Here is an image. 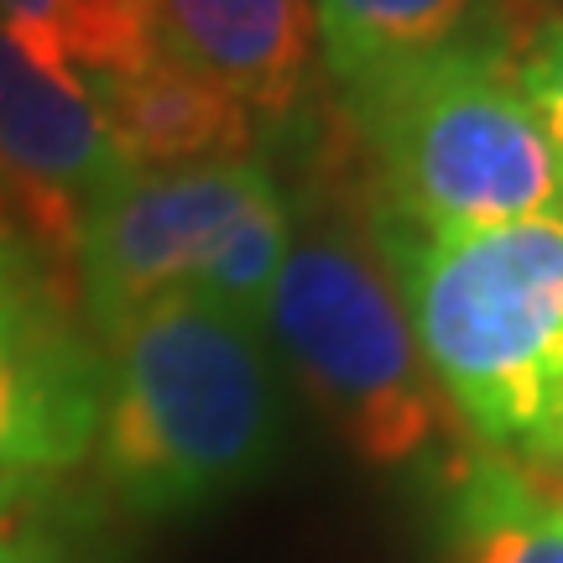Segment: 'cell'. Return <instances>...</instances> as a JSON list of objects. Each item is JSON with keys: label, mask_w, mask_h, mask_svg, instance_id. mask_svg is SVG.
<instances>
[{"label": "cell", "mask_w": 563, "mask_h": 563, "mask_svg": "<svg viewBox=\"0 0 563 563\" xmlns=\"http://www.w3.org/2000/svg\"><path fill=\"white\" fill-rule=\"evenodd\" d=\"M282 183L262 152L241 162L131 173L95 209L79 245V302L110 340L131 313L173 292H199L241 220Z\"/></svg>", "instance_id": "obj_6"}, {"label": "cell", "mask_w": 563, "mask_h": 563, "mask_svg": "<svg viewBox=\"0 0 563 563\" xmlns=\"http://www.w3.org/2000/svg\"><path fill=\"white\" fill-rule=\"evenodd\" d=\"M104 361L47 292L0 308V490L74 470L100 439Z\"/></svg>", "instance_id": "obj_7"}, {"label": "cell", "mask_w": 563, "mask_h": 563, "mask_svg": "<svg viewBox=\"0 0 563 563\" xmlns=\"http://www.w3.org/2000/svg\"><path fill=\"white\" fill-rule=\"evenodd\" d=\"M262 334L319 418L371 470H407L449 433V402L428 376L386 256L340 188L313 178L292 203V245Z\"/></svg>", "instance_id": "obj_3"}, {"label": "cell", "mask_w": 563, "mask_h": 563, "mask_svg": "<svg viewBox=\"0 0 563 563\" xmlns=\"http://www.w3.org/2000/svg\"><path fill=\"white\" fill-rule=\"evenodd\" d=\"M167 53L224 84L262 131L298 121L313 79V0H162Z\"/></svg>", "instance_id": "obj_9"}, {"label": "cell", "mask_w": 563, "mask_h": 563, "mask_svg": "<svg viewBox=\"0 0 563 563\" xmlns=\"http://www.w3.org/2000/svg\"><path fill=\"white\" fill-rule=\"evenodd\" d=\"M84 95L131 173L241 162L256 152L262 136L256 115L224 84H214L167 47H157L125 74L84 84Z\"/></svg>", "instance_id": "obj_8"}, {"label": "cell", "mask_w": 563, "mask_h": 563, "mask_svg": "<svg viewBox=\"0 0 563 563\" xmlns=\"http://www.w3.org/2000/svg\"><path fill=\"white\" fill-rule=\"evenodd\" d=\"M277 365L256 323L199 292L141 308L104 340L100 475L136 517H188L262 485L282 460Z\"/></svg>", "instance_id": "obj_1"}, {"label": "cell", "mask_w": 563, "mask_h": 563, "mask_svg": "<svg viewBox=\"0 0 563 563\" xmlns=\"http://www.w3.org/2000/svg\"><path fill=\"white\" fill-rule=\"evenodd\" d=\"M47 485L53 481L0 490V563H79L74 532L53 511Z\"/></svg>", "instance_id": "obj_13"}, {"label": "cell", "mask_w": 563, "mask_h": 563, "mask_svg": "<svg viewBox=\"0 0 563 563\" xmlns=\"http://www.w3.org/2000/svg\"><path fill=\"white\" fill-rule=\"evenodd\" d=\"M0 32L37 68L79 89L167 47L162 0H0Z\"/></svg>", "instance_id": "obj_11"}, {"label": "cell", "mask_w": 563, "mask_h": 563, "mask_svg": "<svg viewBox=\"0 0 563 563\" xmlns=\"http://www.w3.org/2000/svg\"><path fill=\"white\" fill-rule=\"evenodd\" d=\"M26 292H42V287L32 282V272L16 262V251L0 241V308H11V302L26 298Z\"/></svg>", "instance_id": "obj_15"}, {"label": "cell", "mask_w": 563, "mask_h": 563, "mask_svg": "<svg viewBox=\"0 0 563 563\" xmlns=\"http://www.w3.org/2000/svg\"><path fill=\"white\" fill-rule=\"evenodd\" d=\"M511 79L522 89V100L532 104L538 125L563 157V16L543 21L532 37L522 42V53L511 58Z\"/></svg>", "instance_id": "obj_14"}, {"label": "cell", "mask_w": 563, "mask_h": 563, "mask_svg": "<svg viewBox=\"0 0 563 563\" xmlns=\"http://www.w3.org/2000/svg\"><path fill=\"white\" fill-rule=\"evenodd\" d=\"M559 464H563V439H559Z\"/></svg>", "instance_id": "obj_16"}, {"label": "cell", "mask_w": 563, "mask_h": 563, "mask_svg": "<svg viewBox=\"0 0 563 563\" xmlns=\"http://www.w3.org/2000/svg\"><path fill=\"white\" fill-rule=\"evenodd\" d=\"M131 167L79 84L53 79L0 32V241L47 298H79L84 230Z\"/></svg>", "instance_id": "obj_5"}, {"label": "cell", "mask_w": 563, "mask_h": 563, "mask_svg": "<svg viewBox=\"0 0 563 563\" xmlns=\"http://www.w3.org/2000/svg\"><path fill=\"white\" fill-rule=\"evenodd\" d=\"M496 37V0H313V47L334 89Z\"/></svg>", "instance_id": "obj_10"}, {"label": "cell", "mask_w": 563, "mask_h": 563, "mask_svg": "<svg viewBox=\"0 0 563 563\" xmlns=\"http://www.w3.org/2000/svg\"><path fill=\"white\" fill-rule=\"evenodd\" d=\"M340 121L371 162V203L412 230L563 220V157L522 100L501 42L340 89Z\"/></svg>", "instance_id": "obj_4"}, {"label": "cell", "mask_w": 563, "mask_h": 563, "mask_svg": "<svg viewBox=\"0 0 563 563\" xmlns=\"http://www.w3.org/2000/svg\"><path fill=\"white\" fill-rule=\"evenodd\" d=\"M428 376L481 443L559 464L563 220L433 235L365 203Z\"/></svg>", "instance_id": "obj_2"}, {"label": "cell", "mask_w": 563, "mask_h": 563, "mask_svg": "<svg viewBox=\"0 0 563 563\" xmlns=\"http://www.w3.org/2000/svg\"><path fill=\"white\" fill-rule=\"evenodd\" d=\"M449 527V563H563V490L496 449L464 464Z\"/></svg>", "instance_id": "obj_12"}]
</instances>
